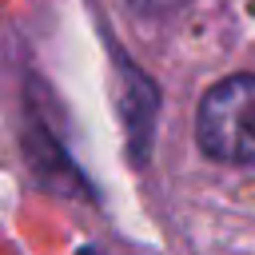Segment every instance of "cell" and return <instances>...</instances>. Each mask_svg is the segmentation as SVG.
Here are the masks:
<instances>
[{
    "mask_svg": "<svg viewBox=\"0 0 255 255\" xmlns=\"http://www.w3.org/2000/svg\"><path fill=\"white\" fill-rule=\"evenodd\" d=\"M195 139L219 163H255V76H227L199 100Z\"/></svg>",
    "mask_w": 255,
    "mask_h": 255,
    "instance_id": "cell-1",
    "label": "cell"
},
{
    "mask_svg": "<svg viewBox=\"0 0 255 255\" xmlns=\"http://www.w3.org/2000/svg\"><path fill=\"white\" fill-rule=\"evenodd\" d=\"M139 8H151V12H159V8H171V4H183V0H135Z\"/></svg>",
    "mask_w": 255,
    "mask_h": 255,
    "instance_id": "cell-2",
    "label": "cell"
}]
</instances>
